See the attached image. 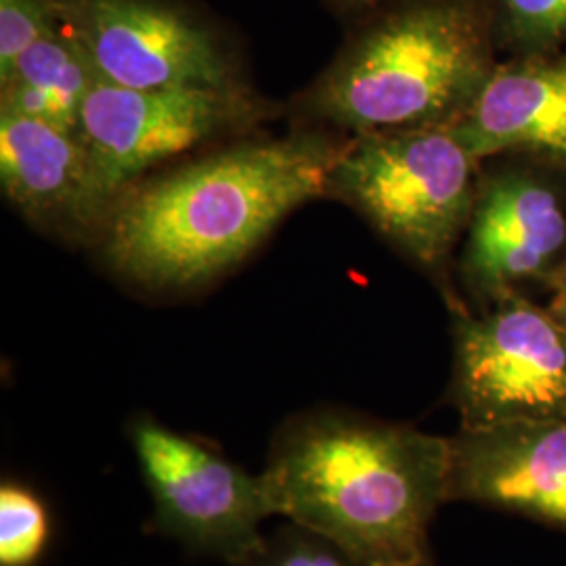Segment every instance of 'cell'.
<instances>
[{
  "mask_svg": "<svg viewBox=\"0 0 566 566\" xmlns=\"http://www.w3.org/2000/svg\"><path fill=\"white\" fill-rule=\"evenodd\" d=\"M344 145L322 133L250 142L124 189L103 223V259L154 292L212 282L301 203L327 193Z\"/></svg>",
  "mask_w": 566,
  "mask_h": 566,
  "instance_id": "cell-1",
  "label": "cell"
},
{
  "mask_svg": "<svg viewBox=\"0 0 566 566\" xmlns=\"http://www.w3.org/2000/svg\"><path fill=\"white\" fill-rule=\"evenodd\" d=\"M273 516L332 539L361 566H432L449 502V439L338 407L287 418L261 472Z\"/></svg>",
  "mask_w": 566,
  "mask_h": 566,
  "instance_id": "cell-2",
  "label": "cell"
},
{
  "mask_svg": "<svg viewBox=\"0 0 566 566\" xmlns=\"http://www.w3.org/2000/svg\"><path fill=\"white\" fill-rule=\"evenodd\" d=\"M483 25L458 0L405 7L353 42L303 95V112L355 135L447 126L491 74Z\"/></svg>",
  "mask_w": 566,
  "mask_h": 566,
  "instance_id": "cell-3",
  "label": "cell"
},
{
  "mask_svg": "<svg viewBox=\"0 0 566 566\" xmlns=\"http://www.w3.org/2000/svg\"><path fill=\"white\" fill-rule=\"evenodd\" d=\"M474 164L447 126L357 135L329 172L336 193L416 261L441 263L474 210Z\"/></svg>",
  "mask_w": 566,
  "mask_h": 566,
  "instance_id": "cell-4",
  "label": "cell"
},
{
  "mask_svg": "<svg viewBox=\"0 0 566 566\" xmlns=\"http://www.w3.org/2000/svg\"><path fill=\"white\" fill-rule=\"evenodd\" d=\"M126 437L151 497V521L163 535L229 566L261 546V525L273 516L261 476L149 413H135Z\"/></svg>",
  "mask_w": 566,
  "mask_h": 566,
  "instance_id": "cell-5",
  "label": "cell"
},
{
  "mask_svg": "<svg viewBox=\"0 0 566 566\" xmlns=\"http://www.w3.org/2000/svg\"><path fill=\"white\" fill-rule=\"evenodd\" d=\"M273 114L243 86L142 91L99 82L82 103L76 135L116 202L151 168Z\"/></svg>",
  "mask_w": 566,
  "mask_h": 566,
  "instance_id": "cell-6",
  "label": "cell"
},
{
  "mask_svg": "<svg viewBox=\"0 0 566 566\" xmlns=\"http://www.w3.org/2000/svg\"><path fill=\"white\" fill-rule=\"evenodd\" d=\"M451 403L462 428L566 420V324L506 298L481 317L458 313Z\"/></svg>",
  "mask_w": 566,
  "mask_h": 566,
  "instance_id": "cell-7",
  "label": "cell"
},
{
  "mask_svg": "<svg viewBox=\"0 0 566 566\" xmlns=\"http://www.w3.org/2000/svg\"><path fill=\"white\" fill-rule=\"evenodd\" d=\"M63 32L102 82L126 88H240L212 32L156 0H60Z\"/></svg>",
  "mask_w": 566,
  "mask_h": 566,
  "instance_id": "cell-8",
  "label": "cell"
},
{
  "mask_svg": "<svg viewBox=\"0 0 566 566\" xmlns=\"http://www.w3.org/2000/svg\"><path fill=\"white\" fill-rule=\"evenodd\" d=\"M447 497L566 528V420L462 428L449 437Z\"/></svg>",
  "mask_w": 566,
  "mask_h": 566,
  "instance_id": "cell-9",
  "label": "cell"
},
{
  "mask_svg": "<svg viewBox=\"0 0 566 566\" xmlns=\"http://www.w3.org/2000/svg\"><path fill=\"white\" fill-rule=\"evenodd\" d=\"M0 185L28 221L76 238H99L114 203L76 133L9 112H0Z\"/></svg>",
  "mask_w": 566,
  "mask_h": 566,
  "instance_id": "cell-10",
  "label": "cell"
},
{
  "mask_svg": "<svg viewBox=\"0 0 566 566\" xmlns=\"http://www.w3.org/2000/svg\"><path fill=\"white\" fill-rule=\"evenodd\" d=\"M566 242V217L542 182L507 175L476 198L465 275L483 292H504L539 275Z\"/></svg>",
  "mask_w": 566,
  "mask_h": 566,
  "instance_id": "cell-11",
  "label": "cell"
},
{
  "mask_svg": "<svg viewBox=\"0 0 566 566\" xmlns=\"http://www.w3.org/2000/svg\"><path fill=\"white\" fill-rule=\"evenodd\" d=\"M449 126L476 163L504 151H537L566 163V55L491 70Z\"/></svg>",
  "mask_w": 566,
  "mask_h": 566,
  "instance_id": "cell-12",
  "label": "cell"
},
{
  "mask_svg": "<svg viewBox=\"0 0 566 566\" xmlns=\"http://www.w3.org/2000/svg\"><path fill=\"white\" fill-rule=\"evenodd\" d=\"M99 82L84 49L61 28L34 42L0 81V112L76 133L82 103Z\"/></svg>",
  "mask_w": 566,
  "mask_h": 566,
  "instance_id": "cell-13",
  "label": "cell"
},
{
  "mask_svg": "<svg viewBox=\"0 0 566 566\" xmlns=\"http://www.w3.org/2000/svg\"><path fill=\"white\" fill-rule=\"evenodd\" d=\"M51 539V518L41 497L18 481L0 485V566H36Z\"/></svg>",
  "mask_w": 566,
  "mask_h": 566,
  "instance_id": "cell-14",
  "label": "cell"
},
{
  "mask_svg": "<svg viewBox=\"0 0 566 566\" xmlns=\"http://www.w3.org/2000/svg\"><path fill=\"white\" fill-rule=\"evenodd\" d=\"M235 566H361L343 547L322 533L296 523L285 525L264 535L243 563Z\"/></svg>",
  "mask_w": 566,
  "mask_h": 566,
  "instance_id": "cell-15",
  "label": "cell"
},
{
  "mask_svg": "<svg viewBox=\"0 0 566 566\" xmlns=\"http://www.w3.org/2000/svg\"><path fill=\"white\" fill-rule=\"evenodd\" d=\"M60 30V0H0V81L34 42Z\"/></svg>",
  "mask_w": 566,
  "mask_h": 566,
  "instance_id": "cell-16",
  "label": "cell"
},
{
  "mask_svg": "<svg viewBox=\"0 0 566 566\" xmlns=\"http://www.w3.org/2000/svg\"><path fill=\"white\" fill-rule=\"evenodd\" d=\"M502 4L512 30L528 44L566 41V0H502Z\"/></svg>",
  "mask_w": 566,
  "mask_h": 566,
  "instance_id": "cell-17",
  "label": "cell"
},
{
  "mask_svg": "<svg viewBox=\"0 0 566 566\" xmlns=\"http://www.w3.org/2000/svg\"><path fill=\"white\" fill-rule=\"evenodd\" d=\"M554 315H558L566 324V266L563 271V277L558 283V292H556V298H554V308H552Z\"/></svg>",
  "mask_w": 566,
  "mask_h": 566,
  "instance_id": "cell-18",
  "label": "cell"
},
{
  "mask_svg": "<svg viewBox=\"0 0 566 566\" xmlns=\"http://www.w3.org/2000/svg\"><path fill=\"white\" fill-rule=\"evenodd\" d=\"M355 2H369V0H355Z\"/></svg>",
  "mask_w": 566,
  "mask_h": 566,
  "instance_id": "cell-19",
  "label": "cell"
}]
</instances>
